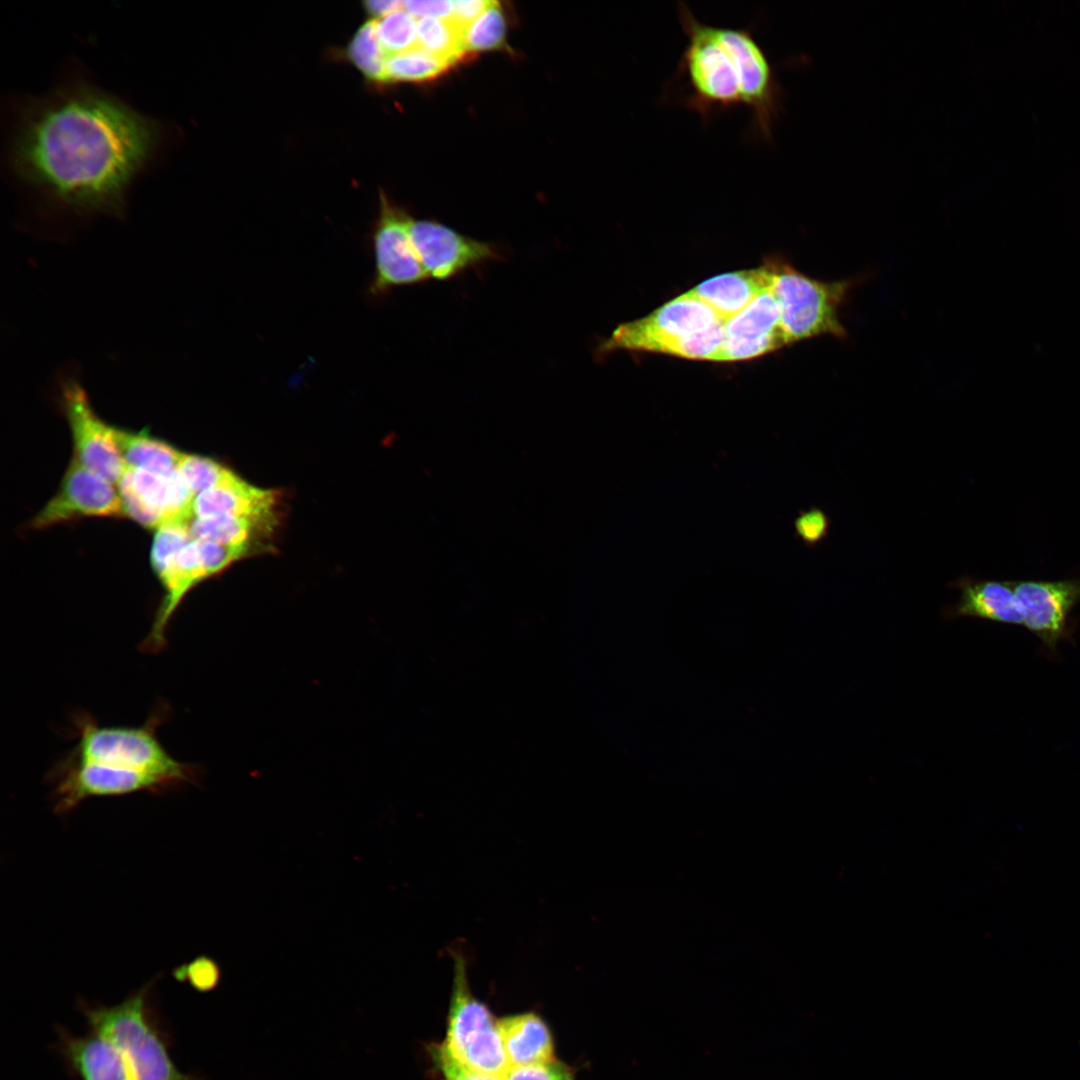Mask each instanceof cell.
Segmentation results:
<instances>
[{
	"label": "cell",
	"instance_id": "obj_1",
	"mask_svg": "<svg viewBox=\"0 0 1080 1080\" xmlns=\"http://www.w3.org/2000/svg\"><path fill=\"white\" fill-rule=\"evenodd\" d=\"M161 138L158 121L75 82L22 103L9 134L8 166L18 182L57 206L119 216Z\"/></svg>",
	"mask_w": 1080,
	"mask_h": 1080
},
{
	"label": "cell",
	"instance_id": "obj_2",
	"mask_svg": "<svg viewBox=\"0 0 1080 1080\" xmlns=\"http://www.w3.org/2000/svg\"><path fill=\"white\" fill-rule=\"evenodd\" d=\"M163 712L135 727L102 726L86 713L77 714V742L49 774L54 811L67 813L90 797L159 793L193 782L195 768L173 758L158 740Z\"/></svg>",
	"mask_w": 1080,
	"mask_h": 1080
},
{
	"label": "cell",
	"instance_id": "obj_3",
	"mask_svg": "<svg viewBox=\"0 0 1080 1080\" xmlns=\"http://www.w3.org/2000/svg\"><path fill=\"white\" fill-rule=\"evenodd\" d=\"M678 15L687 38L676 70L683 103L705 121L738 106L756 121L777 115L784 91L752 30L701 22L683 2Z\"/></svg>",
	"mask_w": 1080,
	"mask_h": 1080
},
{
	"label": "cell",
	"instance_id": "obj_4",
	"mask_svg": "<svg viewBox=\"0 0 1080 1080\" xmlns=\"http://www.w3.org/2000/svg\"><path fill=\"white\" fill-rule=\"evenodd\" d=\"M156 976L120 1003L107 1006L83 999L77 1008L89 1030L112 1041L125 1055L135 1080H206L183 1073L172 1061L174 1038L162 1021L154 998Z\"/></svg>",
	"mask_w": 1080,
	"mask_h": 1080
},
{
	"label": "cell",
	"instance_id": "obj_5",
	"mask_svg": "<svg viewBox=\"0 0 1080 1080\" xmlns=\"http://www.w3.org/2000/svg\"><path fill=\"white\" fill-rule=\"evenodd\" d=\"M724 323L708 305L686 292L640 319L619 325L600 343L597 353L624 349L719 361Z\"/></svg>",
	"mask_w": 1080,
	"mask_h": 1080
},
{
	"label": "cell",
	"instance_id": "obj_6",
	"mask_svg": "<svg viewBox=\"0 0 1080 1080\" xmlns=\"http://www.w3.org/2000/svg\"><path fill=\"white\" fill-rule=\"evenodd\" d=\"M772 267L770 290L779 306L787 345L822 335L846 336L839 310L852 281L813 279L777 261L772 262Z\"/></svg>",
	"mask_w": 1080,
	"mask_h": 1080
},
{
	"label": "cell",
	"instance_id": "obj_7",
	"mask_svg": "<svg viewBox=\"0 0 1080 1080\" xmlns=\"http://www.w3.org/2000/svg\"><path fill=\"white\" fill-rule=\"evenodd\" d=\"M116 488L126 517L146 528L156 530L170 522H190L194 517L195 496L179 472L162 476L126 465Z\"/></svg>",
	"mask_w": 1080,
	"mask_h": 1080
},
{
	"label": "cell",
	"instance_id": "obj_8",
	"mask_svg": "<svg viewBox=\"0 0 1080 1080\" xmlns=\"http://www.w3.org/2000/svg\"><path fill=\"white\" fill-rule=\"evenodd\" d=\"M61 402L71 429L73 456L116 486L126 464L114 442L112 426L97 416L76 380L66 379L61 384Z\"/></svg>",
	"mask_w": 1080,
	"mask_h": 1080
},
{
	"label": "cell",
	"instance_id": "obj_9",
	"mask_svg": "<svg viewBox=\"0 0 1080 1080\" xmlns=\"http://www.w3.org/2000/svg\"><path fill=\"white\" fill-rule=\"evenodd\" d=\"M84 516L126 517L114 484L72 457L57 493L34 516L31 527L42 529Z\"/></svg>",
	"mask_w": 1080,
	"mask_h": 1080
},
{
	"label": "cell",
	"instance_id": "obj_10",
	"mask_svg": "<svg viewBox=\"0 0 1080 1080\" xmlns=\"http://www.w3.org/2000/svg\"><path fill=\"white\" fill-rule=\"evenodd\" d=\"M410 237L428 278L448 280L490 261L501 260L495 245L431 220L412 221Z\"/></svg>",
	"mask_w": 1080,
	"mask_h": 1080
},
{
	"label": "cell",
	"instance_id": "obj_11",
	"mask_svg": "<svg viewBox=\"0 0 1080 1080\" xmlns=\"http://www.w3.org/2000/svg\"><path fill=\"white\" fill-rule=\"evenodd\" d=\"M412 221L404 210L381 195L380 213L373 234L376 273L370 290L375 295L429 279L411 241Z\"/></svg>",
	"mask_w": 1080,
	"mask_h": 1080
},
{
	"label": "cell",
	"instance_id": "obj_12",
	"mask_svg": "<svg viewBox=\"0 0 1080 1080\" xmlns=\"http://www.w3.org/2000/svg\"><path fill=\"white\" fill-rule=\"evenodd\" d=\"M1024 625L1049 650L1071 637L1070 616L1080 602V577L1012 581Z\"/></svg>",
	"mask_w": 1080,
	"mask_h": 1080
},
{
	"label": "cell",
	"instance_id": "obj_13",
	"mask_svg": "<svg viewBox=\"0 0 1080 1080\" xmlns=\"http://www.w3.org/2000/svg\"><path fill=\"white\" fill-rule=\"evenodd\" d=\"M787 345L770 288L724 323L719 361L749 360Z\"/></svg>",
	"mask_w": 1080,
	"mask_h": 1080
},
{
	"label": "cell",
	"instance_id": "obj_14",
	"mask_svg": "<svg viewBox=\"0 0 1080 1080\" xmlns=\"http://www.w3.org/2000/svg\"><path fill=\"white\" fill-rule=\"evenodd\" d=\"M55 1030L58 1040L53 1049L74 1079L135 1080L125 1055L108 1038L91 1030L76 1036L58 1024Z\"/></svg>",
	"mask_w": 1080,
	"mask_h": 1080
},
{
	"label": "cell",
	"instance_id": "obj_15",
	"mask_svg": "<svg viewBox=\"0 0 1080 1080\" xmlns=\"http://www.w3.org/2000/svg\"><path fill=\"white\" fill-rule=\"evenodd\" d=\"M959 591L956 603L944 609L943 616L974 617L1010 625H1024V614L1013 582L961 577L952 583Z\"/></svg>",
	"mask_w": 1080,
	"mask_h": 1080
},
{
	"label": "cell",
	"instance_id": "obj_16",
	"mask_svg": "<svg viewBox=\"0 0 1080 1080\" xmlns=\"http://www.w3.org/2000/svg\"><path fill=\"white\" fill-rule=\"evenodd\" d=\"M453 961V983L450 997L447 1029L442 1046L457 1057L463 1048L496 1019L489 1008L477 999L469 986L467 960L458 948H449Z\"/></svg>",
	"mask_w": 1080,
	"mask_h": 1080
},
{
	"label": "cell",
	"instance_id": "obj_17",
	"mask_svg": "<svg viewBox=\"0 0 1080 1080\" xmlns=\"http://www.w3.org/2000/svg\"><path fill=\"white\" fill-rule=\"evenodd\" d=\"M279 493L254 487L233 473L220 484L198 494L196 517L238 516L278 521Z\"/></svg>",
	"mask_w": 1080,
	"mask_h": 1080
},
{
	"label": "cell",
	"instance_id": "obj_18",
	"mask_svg": "<svg viewBox=\"0 0 1080 1080\" xmlns=\"http://www.w3.org/2000/svg\"><path fill=\"white\" fill-rule=\"evenodd\" d=\"M772 262L763 266L717 275L687 293L708 305L724 322L767 291L772 284Z\"/></svg>",
	"mask_w": 1080,
	"mask_h": 1080
},
{
	"label": "cell",
	"instance_id": "obj_19",
	"mask_svg": "<svg viewBox=\"0 0 1080 1080\" xmlns=\"http://www.w3.org/2000/svg\"><path fill=\"white\" fill-rule=\"evenodd\" d=\"M498 1028L510 1067L555 1059L551 1031L536 1013L503 1017Z\"/></svg>",
	"mask_w": 1080,
	"mask_h": 1080
},
{
	"label": "cell",
	"instance_id": "obj_20",
	"mask_svg": "<svg viewBox=\"0 0 1080 1080\" xmlns=\"http://www.w3.org/2000/svg\"><path fill=\"white\" fill-rule=\"evenodd\" d=\"M278 521L238 516H194L189 522L193 539L221 545L248 546L256 552L270 550L266 542Z\"/></svg>",
	"mask_w": 1080,
	"mask_h": 1080
},
{
	"label": "cell",
	"instance_id": "obj_21",
	"mask_svg": "<svg viewBox=\"0 0 1080 1080\" xmlns=\"http://www.w3.org/2000/svg\"><path fill=\"white\" fill-rule=\"evenodd\" d=\"M114 442L127 466L162 476L178 473L183 452L166 442L143 432H133L112 426Z\"/></svg>",
	"mask_w": 1080,
	"mask_h": 1080
},
{
	"label": "cell",
	"instance_id": "obj_22",
	"mask_svg": "<svg viewBox=\"0 0 1080 1080\" xmlns=\"http://www.w3.org/2000/svg\"><path fill=\"white\" fill-rule=\"evenodd\" d=\"M465 32L451 17L420 18L417 21V47L454 65L468 55Z\"/></svg>",
	"mask_w": 1080,
	"mask_h": 1080
},
{
	"label": "cell",
	"instance_id": "obj_23",
	"mask_svg": "<svg viewBox=\"0 0 1080 1080\" xmlns=\"http://www.w3.org/2000/svg\"><path fill=\"white\" fill-rule=\"evenodd\" d=\"M479 1073L502 1078L510 1064L504 1049L498 1020L472 1039L455 1057Z\"/></svg>",
	"mask_w": 1080,
	"mask_h": 1080
},
{
	"label": "cell",
	"instance_id": "obj_24",
	"mask_svg": "<svg viewBox=\"0 0 1080 1080\" xmlns=\"http://www.w3.org/2000/svg\"><path fill=\"white\" fill-rule=\"evenodd\" d=\"M452 63L419 47L390 55L385 66V82H425L438 78Z\"/></svg>",
	"mask_w": 1080,
	"mask_h": 1080
},
{
	"label": "cell",
	"instance_id": "obj_25",
	"mask_svg": "<svg viewBox=\"0 0 1080 1080\" xmlns=\"http://www.w3.org/2000/svg\"><path fill=\"white\" fill-rule=\"evenodd\" d=\"M351 62L370 81L385 83L387 55L377 34V20L366 21L355 33L347 48Z\"/></svg>",
	"mask_w": 1080,
	"mask_h": 1080
},
{
	"label": "cell",
	"instance_id": "obj_26",
	"mask_svg": "<svg viewBox=\"0 0 1080 1080\" xmlns=\"http://www.w3.org/2000/svg\"><path fill=\"white\" fill-rule=\"evenodd\" d=\"M191 540L189 522H170L155 530L151 563L161 584L168 577L180 550Z\"/></svg>",
	"mask_w": 1080,
	"mask_h": 1080
},
{
	"label": "cell",
	"instance_id": "obj_27",
	"mask_svg": "<svg viewBox=\"0 0 1080 1080\" xmlns=\"http://www.w3.org/2000/svg\"><path fill=\"white\" fill-rule=\"evenodd\" d=\"M377 34L387 56L417 47L416 18L404 8L377 20Z\"/></svg>",
	"mask_w": 1080,
	"mask_h": 1080
},
{
	"label": "cell",
	"instance_id": "obj_28",
	"mask_svg": "<svg viewBox=\"0 0 1080 1080\" xmlns=\"http://www.w3.org/2000/svg\"><path fill=\"white\" fill-rule=\"evenodd\" d=\"M505 37V19L498 2L492 1L489 7L467 28L465 32V50L468 53L496 49L502 46Z\"/></svg>",
	"mask_w": 1080,
	"mask_h": 1080
},
{
	"label": "cell",
	"instance_id": "obj_29",
	"mask_svg": "<svg viewBox=\"0 0 1080 1080\" xmlns=\"http://www.w3.org/2000/svg\"><path fill=\"white\" fill-rule=\"evenodd\" d=\"M178 472L195 497L234 473L211 458L186 453L181 455Z\"/></svg>",
	"mask_w": 1080,
	"mask_h": 1080
},
{
	"label": "cell",
	"instance_id": "obj_30",
	"mask_svg": "<svg viewBox=\"0 0 1080 1080\" xmlns=\"http://www.w3.org/2000/svg\"><path fill=\"white\" fill-rule=\"evenodd\" d=\"M426 1050L436 1071L443 1080H502L479 1073L453 1057L441 1043H430Z\"/></svg>",
	"mask_w": 1080,
	"mask_h": 1080
},
{
	"label": "cell",
	"instance_id": "obj_31",
	"mask_svg": "<svg viewBox=\"0 0 1080 1080\" xmlns=\"http://www.w3.org/2000/svg\"><path fill=\"white\" fill-rule=\"evenodd\" d=\"M173 976L180 982L187 981L195 990L204 993L218 985L220 969L215 961L201 956L174 969Z\"/></svg>",
	"mask_w": 1080,
	"mask_h": 1080
},
{
	"label": "cell",
	"instance_id": "obj_32",
	"mask_svg": "<svg viewBox=\"0 0 1080 1080\" xmlns=\"http://www.w3.org/2000/svg\"><path fill=\"white\" fill-rule=\"evenodd\" d=\"M502 1080H574L573 1070L556 1059L511 1066Z\"/></svg>",
	"mask_w": 1080,
	"mask_h": 1080
},
{
	"label": "cell",
	"instance_id": "obj_33",
	"mask_svg": "<svg viewBox=\"0 0 1080 1080\" xmlns=\"http://www.w3.org/2000/svg\"><path fill=\"white\" fill-rule=\"evenodd\" d=\"M830 525L828 515L818 507L801 511L794 521L796 535L807 546H815L823 541Z\"/></svg>",
	"mask_w": 1080,
	"mask_h": 1080
},
{
	"label": "cell",
	"instance_id": "obj_34",
	"mask_svg": "<svg viewBox=\"0 0 1080 1080\" xmlns=\"http://www.w3.org/2000/svg\"><path fill=\"white\" fill-rule=\"evenodd\" d=\"M454 1H404V9L415 18L435 17L447 18L453 13Z\"/></svg>",
	"mask_w": 1080,
	"mask_h": 1080
},
{
	"label": "cell",
	"instance_id": "obj_35",
	"mask_svg": "<svg viewBox=\"0 0 1080 1080\" xmlns=\"http://www.w3.org/2000/svg\"><path fill=\"white\" fill-rule=\"evenodd\" d=\"M492 1L487 0H457L454 1L451 18L464 30L489 7Z\"/></svg>",
	"mask_w": 1080,
	"mask_h": 1080
},
{
	"label": "cell",
	"instance_id": "obj_36",
	"mask_svg": "<svg viewBox=\"0 0 1080 1080\" xmlns=\"http://www.w3.org/2000/svg\"><path fill=\"white\" fill-rule=\"evenodd\" d=\"M364 6L371 15L382 18L396 10L404 8V1L370 0L365 1Z\"/></svg>",
	"mask_w": 1080,
	"mask_h": 1080
}]
</instances>
